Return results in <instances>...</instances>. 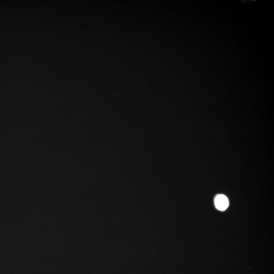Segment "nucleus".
<instances>
[{"instance_id":"1","label":"nucleus","mask_w":274,"mask_h":274,"mask_svg":"<svg viewBox=\"0 0 274 274\" xmlns=\"http://www.w3.org/2000/svg\"><path fill=\"white\" fill-rule=\"evenodd\" d=\"M215 205L219 210L224 211L227 209L229 205L228 199L226 195L219 194L215 199Z\"/></svg>"}]
</instances>
